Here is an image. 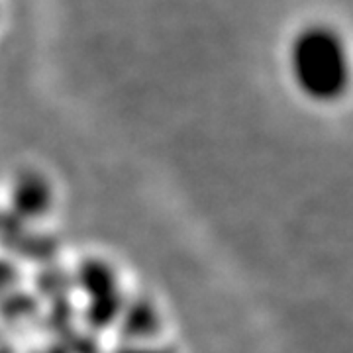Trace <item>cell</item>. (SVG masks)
I'll return each mask as SVG.
<instances>
[{"label": "cell", "mask_w": 353, "mask_h": 353, "mask_svg": "<svg viewBox=\"0 0 353 353\" xmlns=\"http://www.w3.org/2000/svg\"><path fill=\"white\" fill-rule=\"evenodd\" d=\"M73 275L77 290H81L87 301L83 310L85 328L92 334L112 330L126 299L122 296L118 279L110 263L99 257H85L77 265Z\"/></svg>", "instance_id": "obj_2"}, {"label": "cell", "mask_w": 353, "mask_h": 353, "mask_svg": "<svg viewBox=\"0 0 353 353\" xmlns=\"http://www.w3.org/2000/svg\"><path fill=\"white\" fill-rule=\"evenodd\" d=\"M43 304L32 289L10 290L0 296V332L4 340H12L16 336L38 330L39 316Z\"/></svg>", "instance_id": "obj_5"}, {"label": "cell", "mask_w": 353, "mask_h": 353, "mask_svg": "<svg viewBox=\"0 0 353 353\" xmlns=\"http://www.w3.org/2000/svg\"><path fill=\"white\" fill-rule=\"evenodd\" d=\"M290 65L301 90L314 101H338L350 87V53L340 32L330 26L304 28L292 43Z\"/></svg>", "instance_id": "obj_1"}, {"label": "cell", "mask_w": 353, "mask_h": 353, "mask_svg": "<svg viewBox=\"0 0 353 353\" xmlns=\"http://www.w3.org/2000/svg\"><path fill=\"white\" fill-rule=\"evenodd\" d=\"M28 353H69L65 350L61 343H57V341H48L46 345H41V347H34V350H30Z\"/></svg>", "instance_id": "obj_12"}, {"label": "cell", "mask_w": 353, "mask_h": 353, "mask_svg": "<svg viewBox=\"0 0 353 353\" xmlns=\"http://www.w3.org/2000/svg\"><path fill=\"white\" fill-rule=\"evenodd\" d=\"M114 328L120 343H153L161 334V316L150 299L134 296L124 301Z\"/></svg>", "instance_id": "obj_4"}, {"label": "cell", "mask_w": 353, "mask_h": 353, "mask_svg": "<svg viewBox=\"0 0 353 353\" xmlns=\"http://www.w3.org/2000/svg\"><path fill=\"white\" fill-rule=\"evenodd\" d=\"M0 353H18V347L12 340H0Z\"/></svg>", "instance_id": "obj_13"}, {"label": "cell", "mask_w": 353, "mask_h": 353, "mask_svg": "<svg viewBox=\"0 0 353 353\" xmlns=\"http://www.w3.org/2000/svg\"><path fill=\"white\" fill-rule=\"evenodd\" d=\"M32 290L36 292L41 304L69 301L77 290L75 275L57 261L41 265L32 277Z\"/></svg>", "instance_id": "obj_7"}, {"label": "cell", "mask_w": 353, "mask_h": 353, "mask_svg": "<svg viewBox=\"0 0 353 353\" xmlns=\"http://www.w3.org/2000/svg\"><path fill=\"white\" fill-rule=\"evenodd\" d=\"M0 340H4V338H2V332H0Z\"/></svg>", "instance_id": "obj_14"}, {"label": "cell", "mask_w": 353, "mask_h": 353, "mask_svg": "<svg viewBox=\"0 0 353 353\" xmlns=\"http://www.w3.org/2000/svg\"><path fill=\"white\" fill-rule=\"evenodd\" d=\"M112 353H175L171 345H157V343H120Z\"/></svg>", "instance_id": "obj_11"}, {"label": "cell", "mask_w": 353, "mask_h": 353, "mask_svg": "<svg viewBox=\"0 0 353 353\" xmlns=\"http://www.w3.org/2000/svg\"><path fill=\"white\" fill-rule=\"evenodd\" d=\"M0 252L18 263L41 267L57 261L61 243L51 234L34 230L8 208L0 210Z\"/></svg>", "instance_id": "obj_3"}, {"label": "cell", "mask_w": 353, "mask_h": 353, "mask_svg": "<svg viewBox=\"0 0 353 353\" xmlns=\"http://www.w3.org/2000/svg\"><path fill=\"white\" fill-rule=\"evenodd\" d=\"M53 194L48 179L36 171H24L16 176L10 199V210L24 222L32 224L50 212Z\"/></svg>", "instance_id": "obj_6"}, {"label": "cell", "mask_w": 353, "mask_h": 353, "mask_svg": "<svg viewBox=\"0 0 353 353\" xmlns=\"http://www.w3.org/2000/svg\"><path fill=\"white\" fill-rule=\"evenodd\" d=\"M22 279H24V273L20 269V263L2 253L0 255V296L22 287Z\"/></svg>", "instance_id": "obj_10"}, {"label": "cell", "mask_w": 353, "mask_h": 353, "mask_svg": "<svg viewBox=\"0 0 353 353\" xmlns=\"http://www.w3.org/2000/svg\"><path fill=\"white\" fill-rule=\"evenodd\" d=\"M77 318H79V314H77L73 299L43 304V310H41L38 322V332L48 336L50 341H61L73 330L79 328Z\"/></svg>", "instance_id": "obj_8"}, {"label": "cell", "mask_w": 353, "mask_h": 353, "mask_svg": "<svg viewBox=\"0 0 353 353\" xmlns=\"http://www.w3.org/2000/svg\"><path fill=\"white\" fill-rule=\"evenodd\" d=\"M57 343H61L69 353H104L97 334L88 332L87 328L73 330L65 340Z\"/></svg>", "instance_id": "obj_9"}]
</instances>
